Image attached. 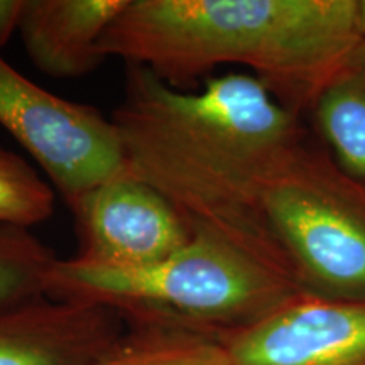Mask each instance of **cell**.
<instances>
[{"label":"cell","instance_id":"obj_1","mask_svg":"<svg viewBox=\"0 0 365 365\" xmlns=\"http://www.w3.org/2000/svg\"><path fill=\"white\" fill-rule=\"evenodd\" d=\"M110 118L125 171L161 191L193 232L222 234L289 269L264 225L259 195L309 132L261 80L228 71L191 93L129 65L124 100Z\"/></svg>","mask_w":365,"mask_h":365},{"label":"cell","instance_id":"obj_2","mask_svg":"<svg viewBox=\"0 0 365 365\" xmlns=\"http://www.w3.org/2000/svg\"><path fill=\"white\" fill-rule=\"evenodd\" d=\"M364 41L359 0H129L100 43L182 90L240 65L307 117Z\"/></svg>","mask_w":365,"mask_h":365},{"label":"cell","instance_id":"obj_3","mask_svg":"<svg viewBox=\"0 0 365 365\" xmlns=\"http://www.w3.org/2000/svg\"><path fill=\"white\" fill-rule=\"evenodd\" d=\"M303 293L284 264L215 232L139 269L58 259L46 296L102 304L124 322H161L223 339L250 328Z\"/></svg>","mask_w":365,"mask_h":365},{"label":"cell","instance_id":"obj_4","mask_svg":"<svg viewBox=\"0 0 365 365\" xmlns=\"http://www.w3.org/2000/svg\"><path fill=\"white\" fill-rule=\"evenodd\" d=\"M259 213L303 293L365 303V181L312 135L259 195Z\"/></svg>","mask_w":365,"mask_h":365},{"label":"cell","instance_id":"obj_5","mask_svg":"<svg viewBox=\"0 0 365 365\" xmlns=\"http://www.w3.org/2000/svg\"><path fill=\"white\" fill-rule=\"evenodd\" d=\"M0 125L38 161L70 210L95 186L125 171L112 118L36 85L2 54Z\"/></svg>","mask_w":365,"mask_h":365},{"label":"cell","instance_id":"obj_6","mask_svg":"<svg viewBox=\"0 0 365 365\" xmlns=\"http://www.w3.org/2000/svg\"><path fill=\"white\" fill-rule=\"evenodd\" d=\"M76 261L105 269L148 267L178 252L193 228L170 200L129 171L95 186L71 208Z\"/></svg>","mask_w":365,"mask_h":365},{"label":"cell","instance_id":"obj_7","mask_svg":"<svg viewBox=\"0 0 365 365\" xmlns=\"http://www.w3.org/2000/svg\"><path fill=\"white\" fill-rule=\"evenodd\" d=\"M220 341L227 365H365V303L299 293Z\"/></svg>","mask_w":365,"mask_h":365},{"label":"cell","instance_id":"obj_8","mask_svg":"<svg viewBox=\"0 0 365 365\" xmlns=\"http://www.w3.org/2000/svg\"><path fill=\"white\" fill-rule=\"evenodd\" d=\"M124 331L113 309L44 298L0 308V365H95Z\"/></svg>","mask_w":365,"mask_h":365},{"label":"cell","instance_id":"obj_9","mask_svg":"<svg viewBox=\"0 0 365 365\" xmlns=\"http://www.w3.org/2000/svg\"><path fill=\"white\" fill-rule=\"evenodd\" d=\"M129 0H24L19 33L33 65L53 78H80L105 61L100 43Z\"/></svg>","mask_w":365,"mask_h":365},{"label":"cell","instance_id":"obj_10","mask_svg":"<svg viewBox=\"0 0 365 365\" xmlns=\"http://www.w3.org/2000/svg\"><path fill=\"white\" fill-rule=\"evenodd\" d=\"M308 117L335 161L365 181V39L322 91Z\"/></svg>","mask_w":365,"mask_h":365},{"label":"cell","instance_id":"obj_11","mask_svg":"<svg viewBox=\"0 0 365 365\" xmlns=\"http://www.w3.org/2000/svg\"><path fill=\"white\" fill-rule=\"evenodd\" d=\"M95 365H227L222 341L161 322H127Z\"/></svg>","mask_w":365,"mask_h":365},{"label":"cell","instance_id":"obj_12","mask_svg":"<svg viewBox=\"0 0 365 365\" xmlns=\"http://www.w3.org/2000/svg\"><path fill=\"white\" fill-rule=\"evenodd\" d=\"M56 261L31 230L0 225V308L44 298Z\"/></svg>","mask_w":365,"mask_h":365},{"label":"cell","instance_id":"obj_13","mask_svg":"<svg viewBox=\"0 0 365 365\" xmlns=\"http://www.w3.org/2000/svg\"><path fill=\"white\" fill-rule=\"evenodd\" d=\"M54 205L51 182L24 158L0 145V225L29 230L53 217Z\"/></svg>","mask_w":365,"mask_h":365},{"label":"cell","instance_id":"obj_14","mask_svg":"<svg viewBox=\"0 0 365 365\" xmlns=\"http://www.w3.org/2000/svg\"><path fill=\"white\" fill-rule=\"evenodd\" d=\"M24 0H0V48L19 31Z\"/></svg>","mask_w":365,"mask_h":365},{"label":"cell","instance_id":"obj_15","mask_svg":"<svg viewBox=\"0 0 365 365\" xmlns=\"http://www.w3.org/2000/svg\"><path fill=\"white\" fill-rule=\"evenodd\" d=\"M359 7H360V26H362V34L365 39V0H359Z\"/></svg>","mask_w":365,"mask_h":365}]
</instances>
